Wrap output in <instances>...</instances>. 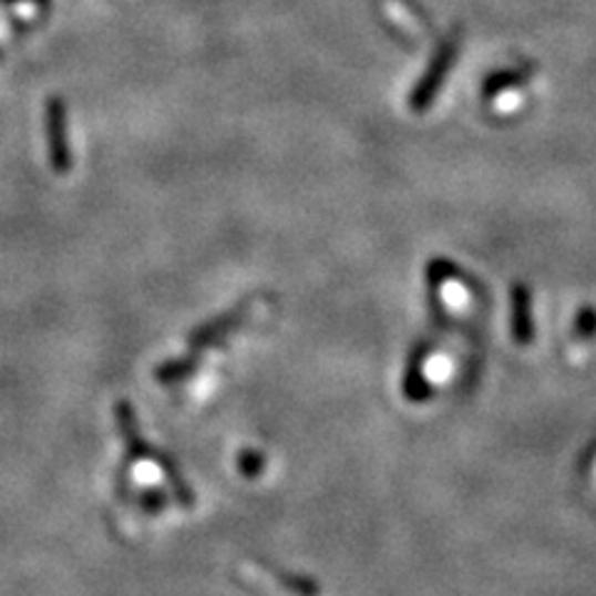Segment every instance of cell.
Returning <instances> with one entry per match:
<instances>
[{"instance_id": "5", "label": "cell", "mask_w": 596, "mask_h": 596, "mask_svg": "<svg viewBox=\"0 0 596 596\" xmlns=\"http://www.w3.org/2000/svg\"><path fill=\"white\" fill-rule=\"evenodd\" d=\"M512 326H515V336L520 343H527L532 336V321H530V291L524 284H517L512 289Z\"/></svg>"}, {"instance_id": "7", "label": "cell", "mask_w": 596, "mask_h": 596, "mask_svg": "<svg viewBox=\"0 0 596 596\" xmlns=\"http://www.w3.org/2000/svg\"><path fill=\"white\" fill-rule=\"evenodd\" d=\"M524 80H527V73H524V70H515V68L500 70V73H492V75L485 80V85H482V97L492 100L495 95H500V92H505V90H510V88L522 85Z\"/></svg>"}, {"instance_id": "9", "label": "cell", "mask_w": 596, "mask_h": 596, "mask_svg": "<svg viewBox=\"0 0 596 596\" xmlns=\"http://www.w3.org/2000/svg\"><path fill=\"white\" fill-rule=\"evenodd\" d=\"M167 505H169V500L162 490H142L137 495V507H142L145 512H160Z\"/></svg>"}, {"instance_id": "2", "label": "cell", "mask_w": 596, "mask_h": 596, "mask_svg": "<svg viewBox=\"0 0 596 596\" xmlns=\"http://www.w3.org/2000/svg\"><path fill=\"white\" fill-rule=\"evenodd\" d=\"M115 420H117L122 438H125V462H122V467L117 472V495L125 500L127 482H130V467L140 460H150L152 448L147 445V440L142 438L137 415L127 400H117L115 403Z\"/></svg>"}, {"instance_id": "6", "label": "cell", "mask_w": 596, "mask_h": 596, "mask_svg": "<svg viewBox=\"0 0 596 596\" xmlns=\"http://www.w3.org/2000/svg\"><path fill=\"white\" fill-rule=\"evenodd\" d=\"M197 366H199V356L189 353L184 358H172V361L154 368V380L162 386L182 383V380H187L194 371H197Z\"/></svg>"}, {"instance_id": "4", "label": "cell", "mask_w": 596, "mask_h": 596, "mask_svg": "<svg viewBox=\"0 0 596 596\" xmlns=\"http://www.w3.org/2000/svg\"><path fill=\"white\" fill-rule=\"evenodd\" d=\"M150 460L154 462V465H160V467H162L164 477L169 480V485H172V490H174V497H177L179 505H182V507H194V502H197V500H194V492H192V487L187 485V480H184V475H182V470H179L177 462H174V460L167 455V452H160V450H154V448H152V452H150Z\"/></svg>"}, {"instance_id": "8", "label": "cell", "mask_w": 596, "mask_h": 596, "mask_svg": "<svg viewBox=\"0 0 596 596\" xmlns=\"http://www.w3.org/2000/svg\"><path fill=\"white\" fill-rule=\"evenodd\" d=\"M236 467H239L244 477L254 480L264 470V455L256 450H242L239 458H236Z\"/></svg>"}, {"instance_id": "1", "label": "cell", "mask_w": 596, "mask_h": 596, "mask_svg": "<svg viewBox=\"0 0 596 596\" xmlns=\"http://www.w3.org/2000/svg\"><path fill=\"white\" fill-rule=\"evenodd\" d=\"M460 28L452 30V33L443 40V43L438 45V50L433 53V58H430V63L425 68V73L420 75V80L415 82V88L410 90V97H408V107L413 112H428L430 107H433L435 97L440 95V90H443L445 80L450 75L452 65H455V58L460 53Z\"/></svg>"}, {"instance_id": "3", "label": "cell", "mask_w": 596, "mask_h": 596, "mask_svg": "<svg viewBox=\"0 0 596 596\" xmlns=\"http://www.w3.org/2000/svg\"><path fill=\"white\" fill-rule=\"evenodd\" d=\"M244 314H246V308H239V311H232L226 316L214 318V321H209V323L199 326L189 338V353L199 356L202 351H207V348L219 346V341H224V338L244 321Z\"/></svg>"}]
</instances>
